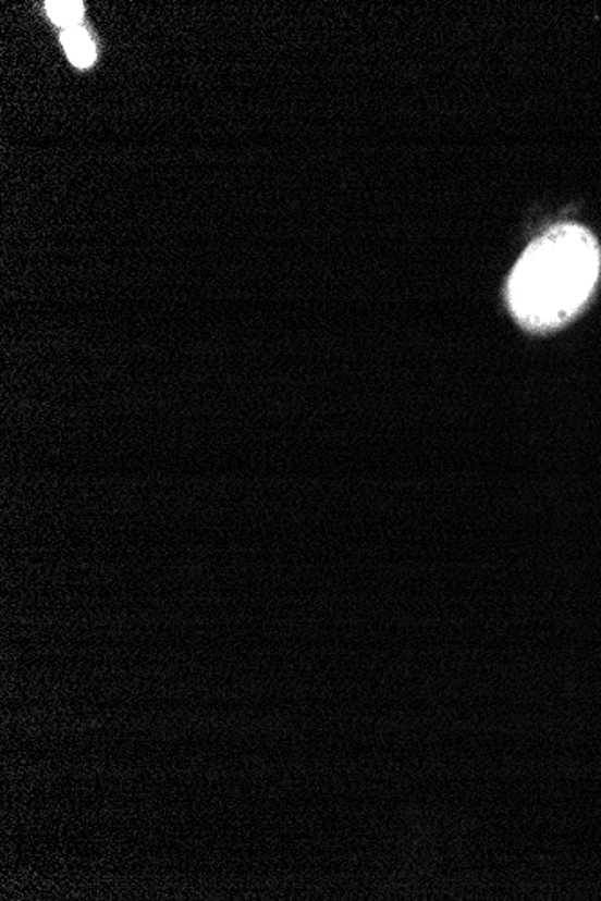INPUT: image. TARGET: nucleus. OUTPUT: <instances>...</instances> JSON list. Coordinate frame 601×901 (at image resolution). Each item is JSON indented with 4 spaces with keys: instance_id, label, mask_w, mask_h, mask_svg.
<instances>
[{
    "instance_id": "obj_1",
    "label": "nucleus",
    "mask_w": 601,
    "mask_h": 901,
    "mask_svg": "<svg viewBox=\"0 0 601 901\" xmlns=\"http://www.w3.org/2000/svg\"><path fill=\"white\" fill-rule=\"evenodd\" d=\"M600 264L597 239L586 229H551L515 264L508 283L510 308L531 330L560 326L586 305Z\"/></svg>"
},
{
    "instance_id": "obj_2",
    "label": "nucleus",
    "mask_w": 601,
    "mask_h": 901,
    "mask_svg": "<svg viewBox=\"0 0 601 901\" xmlns=\"http://www.w3.org/2000/svg\"><path fill=\"white\" fill-rule=\"evenodd\" d=\"M62 44L68 51V57L76 67H90L94 60H96V49H94L93 40L88 37V33L84 27H71L65 29L62 35Z\"/></svg>"
},
{
    "instance_id": "obj_3",
    "label": "nucleus",
    "mask_w": 601,
    "mask_h": 901,
    "mask_svg": "<svg viewBox=\"0 0 601 901\" xmlns=\"http://www.w3.org/2000/svg\"><path fill=\"white\" fill-rule=\"evenodd\" d=\"M47 13L58 26L76 27L79 18L84 16V4L82 2H47Z\"/></svg>"
}]
</instances>
